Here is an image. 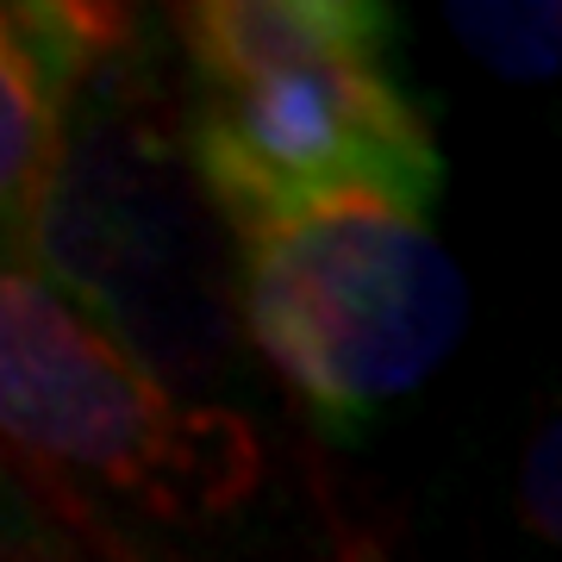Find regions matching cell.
I'll use <instances>...</instances> for the list:
<instances>
[{
	"label": "cell",
	"instance_id": "1",
	"mask_svg": "<svg viewBox=\"0 0 562 562\" xmlns=\"http://www.w3.org/2000/svg\"><path fill=\"white\" fill-rule=\"evenodd\" d=\"M194 63L188 150L232 225L331 201L431 213L443 157L387 69L369 0H201L181 13Z\"/></svg>",
	"mask_w": 562,
	"mask_h": 562
},
{
	"label": "cell",
	"instance_id": "2",
	"mask_svg": "<svg viewBox=\"0 0 562 562\" xmlns=\"http://www.w3.org/2000/svg\"><path fill=\"white\" fill-rule=\"evenodd\" d=\"M0 450L88 506L213 519L257 487L262 450L150 375L120 325L38 257L0 262Z\"/></svg>",
	"mask_w": 562,
	"mask_h": 562
},
{
	"label": "cell",
	"instance_id": "3",
	"mask_svg": "<svg viewBox=\"0 0 562 562\" xmlns=\"http://www.w3.org/2000/svg\"><path fill=\"white\" fill-rule=\"evenodd\" d=\"M232 232L244 331L325 431L369 425L462 344L469 281L419 213L331 201Z\"/></svg>",
	"mask_w": 562,
	"mask_h": 562
},
{
	"label": "cell",
	"instance_id": "4",
	"mask_svg": "<svg viewBox=\"0 0 562 562\" xmlns=\"http://www.w3.org/2000/svg\"><path fill=\"white\" fill-rule=\"evenodd\" d=\"M94 57L81 7L0 0V262H32L63 176L69 94Z\"/></svg>",
	"mask_w": 562,
	"mask_h": 562
},
{
	"label": "cell",
	"instance_id": "5",
	"mask_svg": "<svg viewBox=\"0 0 562 562\" xmlns=\"http://www.w3.org/2000/svg\"><path fill=\"white\" fill-rule=\"evenodd\" d=\"M443 20L469 44V57L487 63L494 76L506 81H550L557 76V38H562V13L543 0H457V7H443Z\"/></svg>",
	"mask_w": 562,
	"mask_h": 562
},
{
	"label": "cell",
	"instance_id": "6",
	"mask_svg": "<svg viewBox=\"0 0 562 562\" xmlns=\"http://www.w3.org/2000/svg\"><path fill=\"white\" fill-rule=\"evenodd\" d=\"M557 425H543L538 443H531V457H525V519H531V531H543V538H557L562 531V506H557Z\"/></svg>",
	"mask_w": 562,
	"mask_h": 562
}]
</instances>
